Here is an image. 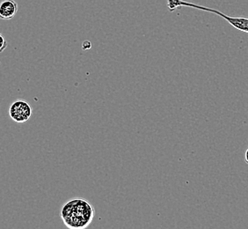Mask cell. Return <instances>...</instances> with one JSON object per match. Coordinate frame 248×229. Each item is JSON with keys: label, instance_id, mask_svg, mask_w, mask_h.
<instances>
[{"label": "cell", "instance_id": "6", "mask_svg": "<svg viewBox=\"0 0 248 229\" xmlns=\"http://www.w3.org/2000/svg\"><path fill=\"white\" fill-rule=\"evenodd\" d=\"M245 162L247 164H248V147L247 148V150L245 152Z\"/></svg>", "mask_w": 248, "mask_h": 229}, {"label": "cell", "instance_id": "3", "mask_svg": "<svg viewBox=\"0 0 248 229\" xmlns=\"http://www.w3.org/2000/svg\"><path fill=\"white\" fill-rule=\"evenodd\" d=\"M10 117L18 124H23L32 116V107L27 100H17L10 106Z\"/></svg>", "mask_w": 248, "mask_h": 229}, {"label": "cell", "instance_id": "1", "mask_svg": "<svg viewBox=\"0 0 248 229\" xmlns=\"http://www.w3.org/2000/svg\"><path fill=\"white\" fill-rule=\"evenodd\" d=\"M95 211L91 204L83 198L67 201L60 210V217L68 229H83L91 224Z\"/></svg>", "mask_w": 248, "mask_h": 229}, {"label": "cell", "instance_id": "2", "mask_svg": "<svg viewBox=\"0 0 248 229\" xmlns=\"http://www.w3.org/2000/svg\"><path fill=\"white\" fill-rule=\"evenodd\" d=\"M182 6L196 8V9L210 12L212 14L219 15L220 17H222L230 25H232L234 29H238L241 32L248 33V18L247 17H232L229 15H224L218 10L212 9V8H209L206 6L194 4V3H189V2H186L184 0H167V7L170 12H174L177 8H180Z\"/></svg>", "mask_w": 248, "mask_h": 229}, {"label": "cell", "instance_id": "4", "mask_svg": "<svg viewBox=\"0 0 248 229\" xmlns=\"http://www.w3.org/2000/svg\"><path fill=\"white\" fill-rule=\"evenodd\" d=\"M18 13V4L15 0H3L0 3V19H12Z\"/></svg>", "mask_w": 248, "mask_h": 229}, {"label": "cell", "instance_id": "5", "mask_svg": "<svg viewBox=\"0 0 248 229\" xmlns=\"http://www.w3.org/2000/svg\"><path fill=\"white\" fill-rule=\"evenodd\" d=\"M7 48V42L5 37L0 33V53L3 52Z\"/></svg>", "mask_w": 248, "mask_h": 229}]
</instances>
